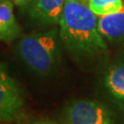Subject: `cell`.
Masks as SVG:
<instances>
[{
	"label": "cell",
	"mask_w": 124,
	"mask_h": 124,
	"mask_svg": "<svg viewBox=\"0 0 124 124\" xmlns=\"http://www.w3.org/2000/svg\"><path fill=\"white\" fill-rule=\"evenodd\" d=\"M98 29L99 33L105 39L113 44L124 42V7L120 11L98 19Z\"/></svg>",
	"instance_id": "8992f818"
},
{
	"label": "cell",
	"mask_w": 124,
	"mask_h": 124,
	"mask_svg": "<svg viewBox=\"0 0 124 124\" xmlns=\"http://www.w3.org/2000/svg\"><path fill=\"white\" fill-rule=\"evenodd\" d=\"M12 3L18 7H25L27 5H30L33 0H11Z\"/></svg>",
	"instance_id": "8fae6325"
},
{
	"label": "cell",
	"mask_w": 124,
	"mask_h": 124,
	"mask_svg": "<svg viewBox=\"0 0 124 124\" xmlns=\"http://www.w3.org/2000/svg\"><path fill=\"white\" fill-rule=\"evenodd\" d=\"M66 0H33L29 5L28 15L42 27L59 24Z\"/></svg>",
	"instance_id": "5b68a950"
},
{
	"label": "cell",
	"mask_w": 124,
	"mask_h": 124,
	"mask_svg": "<svg viewBox=\"0 0 124 124\" xmlns=\"http://www.w3.org/2000/svg\"><path fill=\"white\" fill-rule=\"evenodd\" d=\"M62 45L59 30L53 28L25 35L18 42L16 51L20 60L33 73L47 75L60 63Z\"/></svg>",
	"instance_id": "7a4b0ae2"
},
{
	"label": "cell",
	"mask_w": 124,
	"mask_h": 124,
	"mask_svg": "<svg viewBox=\"0 0 124 124\" xmlns=\"http://www.w3.org/2000/svg\"><path fill=\"white\" fill-rule=\"evenodd\" d=\"M23 124H61L54 120H51V119H40V120H32L31 122H27V123Z\"/></svg>",
	"instance_id": "30bf717a"
},
{
	"label": "cell",
	"mask_w": 124,
	"mask_h": 124,
	"mask_svg": "<svg viewBox=\"0 0 124 124\" xmlns=\"http://www.w3.org/2000/svg\"><path fill=\"white\" fill-rule=\"evenodd\" d=\"M64 48L77 60H86L108 52L105 39L98 29L97 16L86 0H66L59 22Z\"/></svg>",
	"instance_id": "6da1fadb"
},
{
	"label": "cell",
	"mask_w": 124,
	"mask_h": 124,
	"mask_svg": "<svg viewBox=\"0 0 124 124\" xmlns=\"http://www.w3.org/2000/svg\"><path fill=\"white\" fill-rule=\"evenodd\" d=\"M20 34L11 0H0V41L10 43Z\"/></svg>",
	"instance_id": "52a82bcc"
},
{
	"label": "cell",
	"mask_w": 124,
	"mask_h": 124,
	"mask_svg": "<svg viewBox=\"0 0 124 124\" xmlns=\"http://www.w3.org/2000/svg\"><path fill=\"white\" fill-rule=\"evenodd\" d=\"M24 103L17 81L9 75L6 64L0 62V121L11 122L19 119Z\"/></svg>",
	"instance_id": "3957f363"
},
{
	"label": "cell",
	"mask_w": 124,
	"mask_h": 124,
	"mask_svg": "<svg viewBox=\"0 0 124 124\" xmlns=\"http://www.w3.org/2000/svg\"><path fill=\"white\" fill-rule=\"evenodd\" d=\"M64 124H113L110 111L102 103L79 99L65 108Z\"/></svg>",
	"instance_id": "277c9868"
},
{
	"label": "cell",
	"mask_w": 124,
	"mask_h": 124,
	"mask_svg": "<svg viewBox=\"0 0 124 124\" xmlns=\"http://www.w3.org/2000/svg\"><path fill=\"white\" fill-rule=\"evenodd\" d=\"M90 10L97 17H104L120 11L123 8L122 0H86Z\"/></svg>",
	"instance_id": "9c48e42d"
},
{
	"label": "cell",
	"mask_w": 124,
	"mask_h": 124,
	"mask_svg": "<svg viewBox=\"0 0 124 124\" xmlns=\"http://www.w3.org/2000/svg\"><path fill=\"white\" fill-rule=\"evenodd\" d=\"M104 85L117 101L124 105V61L110 66L104 75Z\"/></svg>",
	"instance_id": "ba28073f"
}]
</instances>
